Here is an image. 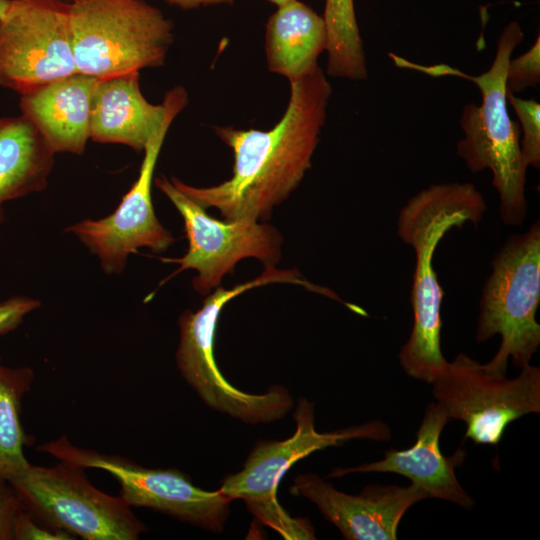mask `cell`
I'll return each mask as SVG.
<instances>
[{
    "instance_id": "obj_28",
    "label": "cell",
    "mask_w": 540,
    "mask_h": 540,
    "mask_svg": "<svg viewBox=\"0 0 540 540\" xmlns=\"http://www.w3.org/2000/svg\"><path fill=\"white\" fill-rule=\"evenodd\" d=\"M270 1L271 3L275 4L277 7L278 6H281V5H284L292 0H268Z\"/></svg>"
},
{
    "instance_id": "obj_13",
    "label": "cell",
    "mask_w": 540,
    "mask_h": 540,
    "mask_svg": "<svg viewBox=\"0 0 540 540\" xmlns=\"http://www.w3.org/2000/svg\"><path fill=\"white\" fill-rule=\"evenodd\" d=\"M155 185L173 203L184 221L188 250L180 258H161L179 264L176 273L193 269V288L208 295L220 286L226 274L245 258H256L264 267H276L281 259L283 238L269 223L250 220H218L206 209L179 191L165 175Z\"/></svg>"
},
{
    "instance_id": "obj_21",
    "label": "cell",
    "mask_w": 540,
    "mask_h": 540,
    "mask_svg": "<svg viewBox=\"0 0 540 540\" xmlns=\"http://www.w3.org/2000/svg\"><path fill=\"white\" fill-rule=\"evenodd\" d=\"M326 74L353 81L368 76L354 0H325Z\"/></svg>"
},
{
    "instance_id": "obj_26",
    "label": "cell",
    "mask_w": 540,
    "mask_h": 540,
    "mask_svg": "<svg viewBox=\"0 0 540 540\" xmlns=\"http://www.w3.org/2000/svg\"><path fill=\"white\" fill-rule=\"evenodd\" d=\"M75 537L67 532L54 530L34 520L25 510L19 518L14 540H71Z\"/></svg>"
},
{
    "instance_id": "obj_25",
    "label": "cell",
    "mask_w": 540,
    "mask_h": 540,
    "mask_svg": "<svg viewBox=\"0 0 540 540\" xmlns=\"http://www.w3.org/2000/svg\"><path fill=\"white\" fill-rule=\"evenodd\" d=\"M40 304L39 300L27 296H13L0 301V336L17 329L25 316Z\"/></svg>"
},
{
    "instance_id": "obj_1",
    "label": "cell",
    "mask_w": 540,
    "mask_h": 540,
    "mask_svg": "<svg viewBox=\"0 0 540 540\" xmlns=\"http://www.w3.org/2000/svg\"><path fill=\"white\" fill-rule=\"evenodd\" d=\"M281 119L269 130L218 127L217 136L233 151L230 179L210 187L173 185L203 208L218 209L224 220L262 221L298 187L319 143L332 87L317 65L290 81Z\"/></svg>"
},
{
    "instance_id": "obj_7",
    "label": "cell",
    "mask_w": 540,
    "mask_h": 540,
    "mask_svg": "<svg viewBox=\"0 0 540 540\" xmlns=\"http://www.w3.org/2000/svg\"><path fill=\"white\" fill-rule=\"evenodd\" d=\"M296 430L282 441H259L239 472L229 475L220 490L231 500L242 499L263 523L286 539H315L307 519L291 517L279 504L278 485L287 470L298 460L329 446L352 439L389 441L390 428L381 421L332 431L318 432L314 425L313 404L300 398L294 412Z\"/></svg>"
},
{
    "instance_id": "obj_11",
    "label": "cell",
    "mask_w": 540,
    "mask_h": 540,
    "mask_svg": "<svg viewBox=\"0 0 540 540\" xmlns=\"http://www.w3.org/2000/svg\"><path fill=\"white\" fill-rule=\"evenodd\" d=\"M58 459L84 469H101L120 485V496L130 507H146L214 532L223 530L232 501L220 489L195 486L176 469H152L115 454L72 444L66 436L37 447Z\"/></svg>"
},
{
    "instance_id": "obj_24",
    "label": "cell",
    "mask_w": 540,
    "mask_h": 540,
    "mask_svg": "<svg viewBox=\"0 0 540 540\" xmlns=\"http://www.w3.org/2000/svg\"><path fill=\"white\" fill-rule=\"evenodd\" d=\"M24 511L13 487L0 478V540H14L17 522Z\"/></svg>"
},
{
    "instance_id": "obj_12",
    "label": "cell",
    "mask_w": 540,
    "mask_h": 540,
    "mask_svg": "<svg viewBox=\"0 0 540 540\" xmlns=\"http://www.w3.org/2000/svg\"><path fill=\"white\" fill-rule=\"evenodd\" d=\"M79 73L67 0H11L0 18V86L20 95Z\"/></svg>"
},
{
    "instance_id": "obj_14",
    "label": "cell",
    "mask_w": 540,
    "mask_h": 540,
    "mask_svg": "<svg viewBox=\"0 0 540 540\" xmlns=\"http://www.w3.org/2000/svg\"><path fill=\"white\" fill-rule=\"evenodd\" d=\"M290 492L311 500L348 540H395L406 511L427 498L419 487L369 485L358 495L337 490L316 474L295 478Z\"/></svg>"
},
{
    "instance_id": "obj_27",
    "label": "cell",
    "mask_w": 540,
    "mask_h": 540,
    "mask_svg": "<svg viewBox=\"0 0 540 540\" xmlns=\"http://www.w3.org/2000/svg\"><path fill=\"white\" fill-rule=\"evenodd\" d=\"M11 0H0V18L6 12L10 5Z\"/></svg>"
},
{
    "instance_id": "obj_17",
    "label": "cell",
    "mask_w": 540,
    "mask_h": 540,
    "mask_svg": "<svg viewBox=\"0 0 540 540\" xmlns=\"http://www.w3.org/2000/svg\"><path fill=\"white\" fill-rule=\"evenodd\" d=\"M165 115V105L143 95L139 72L97 79L91 100L90 139L140 152Z\"/></svg>"
},
{
    "instance_id": "obj_15",
    "label": "cell",
    "mask_w": 540,
    "mask_h": 540,
    "mask_svg": "<svg viewBox=\"0 0 540 540\" xmlns=\"http://www.w3.org/2000/svg\"><path fill=\"white\" fill-rule=\"evenodd\" d=\"M446 412L436 402L427 405L415 443L405 450L391 449L383 459L349 468H337L329 477L350 473L385 472L407 477L411 484L422 489L427 498L452 502L463 508L474 505L473 498L459 483L455 467L460 465L465 452L459 449L446 457L440 449V435L449 421Z\"/></svg>"
},
{
    "instance_id": "obj_8",
    "label": "cell",
    "mask_w": 540,
    "mask_h": 540,
    "mask_svg": "<svg viewBox=\"0 0 540 540\" xmlns=\"http://www.w3.org/2000/svg\"><path fill=\"white\" fill-rule=\"evenodd\" d=\"M9 483L34 520L75 538L136 540L147 530L121 496L93 486L82 467L30 464Z\"/></svg>"
},
{
    "instance_id": "obj_16",
    "label": "cell",
    "mask_w": 540,
    "mask_h": 540,
    "mask_svg": "<svg viewBox=\"0 0 540 540\" xmlns=\"http://www.w3.org/2000/svg\"><path fill=\"white\" fill-rule=\"evenodd\" d=\"M97 79L82 73L20 95L21 115L56 153L80 155L90 139V111Z\"/></svg>"
},
{
    "instance_id": "obj_22",
    "label": "cell",
    "mask_w": 540,
    "mask_h": 540,
    "mask_svg": "<svg viewBox=\"0 0 540 540\" xmlns=\"http://www.w3.org/2000/svg\"><path fill=\"white\" fill-rule=\"evenodd\" d=\"M507 101L513 107L523 132L521 152L526 165L540 167V104L533 99H522L507 93Z\"/></svg>"
},
{
    "instance_id": "obj_19",
    "label": "cell",
    "mask_w": 540,
    "mask_h": 540,
    "mask_svg": "<svg viewBox=\"0 0 540 540\" xmlns=\"http://www.w3.org/2000/svg\"><path fill=\"white\" fill-rule=\"evenodd\" d=\"M54 155L26 117H0V223L6 202L46 188Z\"/></svg>"
},
{
    "instance_id": "obj_4",
    "label": "cell",
    "mask_w": 540,
    "mask_h": 540,
    "mask_svg": "<svg viewBox=\"0 0 540 540\" xmlns=\"http://www.w3.org/2000/svg\"><path fill=\"white\" fill-rule=\"evenodd\" d=\"M270 283H291L315 293L323 287L302 277L296 269L265 267L255 279L231 289L222 286L208 294L197 311L186 310L178 320L180 340L176 363L182 377L211 408L250 424L268 423L282 418L292 408L286 388L272 386L263 394H251L232 386L220 372L214 357L215 331L223 307L243 292Z\"/></svg>"
},
{
    "instance_id": "obj_23",
    "label": "cell",
    "mask_w": 540,
    "mask_h": 540,
    "mask_svg": "<svg viewBox=\"0 0 540 540\" xmlns=\"http://www.w3.org/2000/svg\"><path fill=\"white\" fill-rule=\"evenodd\" d=\"M540 83V37L524 54L511 58L506 72V91L510 94L524 92Z\"/></svg>"
},
{
    "instance_id": "obj_10",
    "label": "cell",
    "mask_w": 540,
    "mask_h": 540,
    "mask_svg": "<svg viewBox=\"0 0 540 540\" xmlns=\"http://www.w3.org/2000/svg\"><path fill=\"white\" fill-rule=\"evenodd\" d=\"M520 369L508 379L460 353L432 383L433 395L449 418L466 424L465 439L497 445L511 422L540 412V368Z\"/></svg>"
},
{
    "instance_id": "obj_9",
    "label": "cell",
    "mask_w": 540,
    "mask_h": 540,
    "mask_svg": "<svg viewBox=\"0 0 540 540\" xmlns=\"http://www.w3.org/2000/svg\"><path fill=\"white\" fill-rule=\"evenodd\" d=\"M163 103L164 119L149 138L138 178L117 209L102 219H85L65 229L98 257L106 274L121 273L129 255L140 248L161 253L175 240L156 217L151 188L164 139L173 120L186 107L188 93L184 87L176 86L165 94Z\"/></svg>"
},
{
    "instance_id": "obj_20",
    "label": "cell",
    "mask_w": 540,
    "mask_h": 540,
    "mask_svg": "<svg viewBox=\"0 0 540 540\" xmlns=\"http://www.w3.org/2000/svg\"><path fill=\"white\" fill-rule=\"evenodd\" d=\"M34 378L30 367L7 366L0 355V478L8 482L31 464L24 454L28 438L21 422V408Z\"/></svg>"
},
{
    "instance_id": "obj_6",
    "label": "cell",
    "mask_w": 540,
    "mask_h": 540,
    "mask_svg": "<svg viewBox=\"0 0 540 540\" xmlns=\"http://www.w3.org/2000/svg\"><path fill=\"white\" fill-rule=\"evenodd\" d=\"M482 289L476 329L477 342L499 334L497 353L484 366L506 374L511 358L521 368L530 364L540 345L536 312L540 303V223L510 236L491 263Z\"/></svg>"
},
{
    "instance_id": "obj_3",
    "label": "cell",
    "mask_w": 540,
    "mask_h": 540,
    "mask_svg": "<svg viewBox=\"0 0 540 540\" xmlns=\"http://www.w3.org/2000/svg\"><path fill=\"white\" fill-rule=\"evenodd\" d=\"M523 38L519 22H509L499 35L490 68L476 76L447 64L422 65L388 54L400 68L432 77H460L478 87L482 102L463 107L460 126L464 137L457 143L456 152L472 173L491 170L492 184L500 199L501 219L504 224L517 227L523 225L528 210L525 196L528 166L521 152L519 126L507 109L506 72L513 51Z\"/></svg>"
},
{
    "instance_id": "obj_18",
    "label": "cell",
    "mask_w": 540,
    "mask_h": 540,
    "mask_svg": "<svg viewBox=\"0 0 540 540\" xmlns=\"http://www.w3.org/2000/svg\"><path fill=\"white\" fill-rule=\"evenodd\" d=\"M324 19L299 0L278 6L266 24L265 51L269 71L293 81L318 64L326 49Z\"/></svg>"
},
{
    "instance_id": "obj_5",
    "label": "cell",
    "mask_w": 540,
    "mask_h": 540,
    "mask_svg": "<svg viewBox=\"0 0 540 540\" xmlns=\"http://www.w3.org/2000/svg\"><path fill=\"white\" fill-rule=\"evenodd\" d=\"M79 73L104 79L164 65L174 24L144 0H71Z\"/></svg>"
},
{
    "instance_id": "obj_2",
    "label": "cell",
    "mask_w": 540,
    "mask_h": 540,
    "mask_svg": "<svg viewBox=\"0 0 540 540\" xmlns=\"http://www.w3.org/2000/svg\"><path fill=\"white\" fill-rule=\"evenodd\" d=\"M487 205L472 183L432 184L411 197L397 220V234L415 253L411 290L413 327L399 352L405 373L428 384L446 370L441 350V304L444 292L433 267L435 250L453 228L481 222Z\"/></svg>"
}]
</instances>
